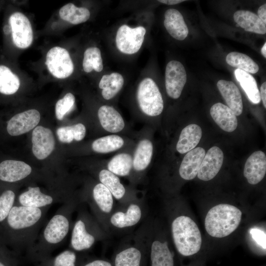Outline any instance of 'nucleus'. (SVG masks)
Listing matches in <instances>:
<instances>
[{
  "label": "nucleus",
  "mask_w": 266,
  "mask_h": 266,
  "mask_svg": "<svg viewBox=\"0 0 266 266\" xmlns=\"http://www.w3.org/2000/svg\"><path fill=\"white\" fill-rule=\"evenodd\" d=\"M45 65L50 73L58 79H65L74 71V65L66 49L55 46L48 50L46 55Z\"/></svg>",
  "instance_id": "8"
},
{
  "label": "nucleus",
  "mask_w": 266,
  "mask_h": 266,
  "mask_svg": "<svg viewBox=\"0 0 266 266\" xmlns=\"http://www.w3.org/2000/svg\"><path fill=\"white\" fill-rule=\"evenodd\" d=\"M83 69L86 73L93 70L101 72L103 68L102 59L100 49L97 47H90L84 52L82 62Z\"/></svg>",
  "instance_id": "36"
},
{
  "label": "nucleus",
  "mask_w": 266,
  "mask_h": 266,
  "mask_svg": "<svg viewBox=\"0 0 266 266\" xmlns=\"http://www.w3.org/2000/svg\"><path fill=\"white\" fill-rule=\"evenodd\" d=\"M258 16L260 19L266 24V4L265 3L261 6L258 10Z\"/></svg>",
  "instance_id": "45"
},
{
  "label": "nucleus",
  "mask_w": 266,
  "mask_h": 266,
  "mask_svg": "<svg viewBox=\"0 0 266 266\" xmlns=\"http://www.w3.org/2000/svg\"><path fill=\"white\" fill-rule=\"evenodd\" d=\"M50 206L35 208L15 204L0 228L8 246L17 254L29 251L35 242Z\"/></svg>",
  "instance_id": "1"
},
{
  "label": "nucleus",
  "mask_w": 266,
  "mask_h": 266,
  "mask_svg": "<svg viewBox=\"0 0 266 266\" xmlns=\"http://www.w3.org/2000/svg\"><path fill=\"white\" fill-rule=\"evenodd\" d=\"M217 86L228 106L236 116L240 115L243 111V103L238 87L232 81L225 80H219Z\"/></svg>",
  "instance_id": "22"
},
{
  "label": "nucleus",
  "mask_w": 266,
  "mask_h": 266,
  "mask_svg": "<svg viewBox=\"0 0 266 266\" xmlns=\"http://www.w3.org/2000/svg\"><path fill=\"white\" fill-rule=\"evenodd\" d=\"M228 64L237 69L247 73H256L259 70V66L250 57L237 52L229 53L226 58Z\"/></svg>",
  "instance_id": "32"
},
{
  "label": "nucleus",
  "mask_w": 266,
  "mask_h": 266,
  "mask_svg": "<svg viewBox=\"0 0 266 266\" xmlns=\"http://www.w3.org/2000/svg\"><path fill=\"white\" fill-rule=\"evenodd\" d=\"M205 154L204 149L200 147L187 152L180 166V177L187 180L194 179L198 174Z\"/></svg>",
  "instance_id": "20"
},
{
  "label": "nucleus",
  "mask_w": 266,
  "mask_h": 266,
  "mask_svg": "<svg viewBox=\"0 0 266 266\" xmlns=\"http://www.w3.org/2000/svg\"><path fill=\"white\" fill-rule=\"evenodd\" d=\"M74 102V96L71 93H67L62 99L58 100L55 105L57 119L62 120L65 115L72 108Z\"/></svg>",
  "instance_id": "42"
},
{
  "label": "nucleus",
  "mask_w": 266,
  "mask_h": 266,
  "mask_svg": "<svg viewBox=\"0 0 266 266\" xmlns=\"http://www.w3.org/2000/svg\"><path fill=\"white\" fill-rule=\"evenodd\" d=\"M202 135L201 128L197 124H190L181 131L176 144V150L180 154L188 152L199 144Z\"/></svg>",
  "instance_id": "26"
},
{
  "label": "nucleus",
  "mask_w": 266,
  "mask_h": 266,
  "mask_svg": "<svg viewBox=\"0 0 266 266\" xmlns=\"http://www.w3.org/2000/svg\"><path fill=\"white\" fill-rule=\"evenodd\" d=\"M20 86L19 77L7 66L0 65V93L6 95L14 94Z\"/></svg>",
  "instance_id": "33"
},
{
  "label": "nucleus",
  "mask_w": 266,
  "mask_h": 266,
  "mask_svg": "<svg viewBox=\"0 0 266 266\" xmlns=\"http://www.w3.org/2000/svg\"><path fill=\"white\" fill-rule=\"evenodd\" d=\"M187 80L183 65L179 61L169 62L165 71V85L168 96L173 99L180 96Z\"/></svg>",
  "instance_id": "12"
},
{
  "label": "nucleus",
  "mask_w": 266,
  "mask_h": 266,
  "mask_svg": "<svg viewBox=\"0 0 266 266\" xmlns=\"http://www.w3.org/2000/svg\"><path fill=\"white\" fill-rule=\"evenodd\" d=\"M210 113L215 122L223 130L230 133L236 129V116L228 106L220 102L215 103L211 106Z\"/></svg>",
  "instance_id": "23"
},
{
  "label": "nucleus",
  "mask_w": 266,
  "mask_h": 266,
  "mask_svg": "<svg viewBox=\"0 0 266 266\" xmlns=\"http://www.w3.org/2000/svg\"><path fill=\"white\" fill-rule=\"evenodd\" d=\"M151 266H174L173 255L167 241L155 239L150 243Z\"/></svg>",
  "instance_id": "24"
},
{
  "label": "nucleus",
  "mask_w": 266,
  "mask_h": 266,
  "mask_svg": "<svg viewBox=\"0 0 266 266\" xmlns=\"http://www.w3.org/2000/svg\"><path fill=\"white\" fill-rule=\"evenodd\" d=\"M146 29L143 26L131 28L127 25L121 26L116 35V44L122 53L132 55L137 52L144 41Z\"/></svg>",
  "instance_id": "9"
},
{
  "label": "nucleus",
  "mask_w": 266,
  "mask_h": 266,
  "mask_svg": "<svg viewBox=\"0 0 266 266\" xmlns=\"http://www.w3.org/2000/svg\"><path fill=\"white\" fill-rule=\"evenodd\" d=\"M72 198L64 194L44 193L39 187L29 186L27 190L17 196L15 204L35 208H43L58 202L64 203Z\"/></svg>",
  "instance_id": "7"
},
{
  "label": "nucleus",
  "mask_w": 266,
  "mask_h": 266,
  "mask_svg": "<svg viewBox=\"0 0 266 266\" xmlns=\"http://www.w3.org/2000/svg\"><path fill=\"white\" fill-rule=\"evenodd\" d=\"M76 252L71 249L65 250L56 256H49L38 262L37 266H78Z\"/></svg>",
  "instance_id": "35"
},
{
  "label": "nucleus",
  "mask_w": 266,
  "mask_h": 266,
  "mask_svg": "<svg viewBox=\"0 0 266 266\" xmlns=\"http://www.w3.org/2000/svg\"><path fill=\"white\" fill-rule=\"evenodd\" d=\"M146 241H137L121 249L114 257L113 266H142Z\"/></svg>",
  "instance_id": "17"
},
{
  "label": "nucleus",
  "mask_w": 266,
  "mask_h": 266,
  "mask_svg": "<svg viewBox=\"0 0 266 266\" xmlns=\"http://www.w3.org/2000/svg\"><path fill=\"white\" fill-rule=\"evenodd\" d=\"M32 142L33 153L39 160L48 157L54 149L55 141L52 132L41 126L33 129Z\"/></svg>",
  "instance_id": "14"
},
{
  "label": "nucleus",
  "mask_w": 266,
  "mask_h": 266,
  "mask_svg": "<svg viewBox=\"0 0 266 266\" xmlns=\"http://www.w3.org/2000/svg\"><path fill=\"white\" fill-rule=\"evenodd\" d=\"M17 197L15 191L11 188L0 192V228L15 205Z\"/></svg>",
  "instance_id": "40"
},
{
  "label": "nucleus",
  "mask_w": 266,
  "mask_h": 266,
  "mask_svg": "<svg viewBox=\"0 0 266 266\" xmlns=\"http://www.w3.org/2000/svg\"><path fill=\"white\" fill-rule=\"evenodd\" d=\"M233 19L240 27L247 32L258 34L266 33V26L254 13L248 10H238L233 14Z\"/></svg>",
  "instance_id": "27"
},
{
  "label": "nucleus",
  "mask_w": 266,
  "mask_h": 266,
  "mask_svg": "<svg viewBox=\"0 0 266 266\" xmlns=\"http://www.w3.org/2000/svg\"><path fill=\"white\" fill-rule=\"evenodd\" d=\"M242 212L237 207L223 203L212 207L207 212L204 226L211 236L222 238L233 232L238 227Z\"/></svg>",
  "instance_id": "3"
},
{
  "label": "nucleus",
  "mask_w": 266,
  "mask_h": 266,
  "mask_svg": "<svg viewBox=\"0 0 266 266\" xmlns=\"http://www.w3.org/2000/svg\"><path fill=\"white\" fill-rule=\"evenodd\" d=\"M250 233L257 243L266 249V233L258 228H253Z\"/></svg>",
  "instance_id": "43"
},
{
  "label": "nucleus",
  "mask_w": 266,
  "mask_h": 266,
  "mask_svg": "<svg viewBox=\"0 0 266 266\" xmlns=\"http://www.w3.org/2000/svg\"><path fill=\"white\" fill-rule=\"evenodd\" d=\"M224 154L217 146L210 148L205 153L201 163L197 176L201 180L209 181L218 173L222 166Z\"/></svg>",
  "instance_id": "16"
},
{
  "label": "nucleus",
  "mask_w": 266,
  "mask_h": 266,
  "mask_svg": "<svg viewBox=\"0 0 266 266\" xmlns=\"http://www.w3.org/2000/svg\"><path fill=\"white\" fill-rule=\"evenodd\" d=\"M40 120L38 111L31 109L18 113L7 122L6 130L12 136H18L34 129Z\"/></svg>",
  "instance_id": "13"
},
{
  "label": "nucleus",
  "mask_w": 266,
  "mask_h": 266,
  "mask_svg": "<svg viewBox=\"0 0 266 266\" xmlns=\"http://www.w3.org/2000/svg\"><path fill=\"white\" fill-rule=\"evenodd\" d=\"M56 133L60 142L69 143L74 139L78 141L82 140L85 136L86 128L83 124L78 123L60 127L57 130Z\"/></svg>",
  "instance_id": "38"
},
{
  "label": "nucleus",
  "mask_w": 266,
  "mask_h": 266,
  "mask_svg": "<svg viewBox=\"0 0 266 266\" xmlns=\"http://www.w3.org/2000/svg\"><path fill=\"white\" fill-rule=\"evenodd\" d=\"M80 204L72 198L62 204L46 223L34 245L26 252L29 259L38 262L50 256L63 243L71 228L72 214Z\"/></svg>",
  "instance_id": "2"
},
{
  "label": "nucleus",
  "mask_w": 266,
  "mask_h": 266,
  "mask_svg": "<svg viewBox=\"0 0 266 266\" xmlns=\"http://www.w3.org/2000/svg\"><path fill=\"white\" fill-rule=\"evenodd\" d=\"M99 178L100 183L109 190L116 200H119L123 198L126 192L125 188L116 175L103 169L99 172Z\"/></svg>",
  "instance_id": "34"
},
{
  "label": "nucleus",
  "mask_w": 266,
  "mask_h": 266,
  "mask_svg": "<svg viewBox=\"0 0 266 266\" xmlns=\"http://www.w3.org/2000/svg\"><path fill=\"white\" fill-rule=\"evenodd\" d=\"M81 266H113V265L107 261L97 259L89 261Z\"/></svg>",
  "instance_id": "44"
},
{
  "label": "nucleus",
  "mask_w": 266,
  "mask_h": 266,
  "mask_svg": "<svg viewBox=\"0 0 266 266\" xmlns=\"http://www.w3.org/2000/svg\"><path fill=\"white\" fill-rule=\"evenodd\" d=\"M185 0H158L159 2H160L161 3L168 4V5H174L176 4H178L179 3H181L183 1H184Z\"/></svg>",
  "instance_id": "47"
},
{
  "label": "nucleus",
  "mask_w": 266,
  "mask_h": 266,
  "mask_svg": "<svg viewBox=\"0 0 266 266\" xmlns=\"http://www.w3.org/2000/svg\"><path fill=\"white\" fill-rule=\"evenodd\" d=\"M59 14L64 21L71 24L78 25L86 22L90 17V12L84 7H77L72 3L63 6Z\"/></svg>",
  "instance_id": "30"
},
{
  "label": "nucleus",
  "mask_w": 266,
  "mask_h": 266,
  "mask_svg": "<svg viewBox=\"0 0 266 266\" xmlns=\"http://www.w3.org/2000/svg\"><path fill=\"white\" fill-rule=\"evenodd\" d=\"M260 95L262 100L264 107L266 108V82H264L261 85Z\"/></svg>",
  "instance_id": "46"
},
{
  "label": "nucleus",
  "mask_w": 266,
  "mask_h": 266,
  "mask_svg": "<svg viewBox=\"0 0 266 266\" xmlns=\"http://www.w3.org/2000/svg\"><path fill=\"white\" fill-rule=\"evenodd\" d=\"M266 173V156L264 152L257 151L247 159L243 174L248 182L252 185L259 183Z\"/></svg>",
  "instance_id": "18"
},
{
  "label": "nucleus",
  "mask_w": 266,
  "mask_h": 266,
  "mask_svg": "<svg viewBox=\"0 0 266 266\" xmlns=\"http://www.w3.org/2000/svg\"><path fill=\"white\" fill-rule=\"evenodd\" d=\"M32 168L20 161L7 160L0 163V180L14 183L25 180L31 176Z\"/></svg>",
  "instance_id": "15"
},
{
  "label": "nucleus",
  "mask_w": 266,
  "mask_h": 266,
  "mask_svg": "<svg viewBox=\"0 0 266 266\" xmlns=\"http://www.w3.org/2000/svg\"><path fill=\"white\" fill-rule=\"evenodd\" d=\"M124 83L123 76L118 72L103 75L100 80L99 86L102 90L101 95L106 100L114 97L121 90Z\"/></svg>",
  "instance_id": "28"
},
{
  "label": "nucleus",
  "mask_w": 266,
  "mask_h": 266,
  "mask_svg": "<svg viewBox=\"0 0 266 266\" xmlns=\"http://www.w3.org/2000/svg\"><path fill=\"white\" fill-rule=\"evenodd\" d=\"M0 233V266H18V254L11 250Z\"/></svg>",
  "instance_id": "41"
},
{
  "label": "nucleus",
  "mask_w": 266,
  "mask_h": 266,
  "mask_svg": "<svg viewBox=\"0 0 266 266\" xmlns=\"http://www.w3.org/2000/svg\"><path fill=\"white\" fill-rule=\"evenodd\" d=\"M136 98L142 111L150 116L160 115L164 109V101L159 89L151 78H144L138 86Z\"/></svg>",
  "instance_id": "6"
},
{
  "label": "nucleus",
  "mask_w": 266,
  "mask_h": 266,
  "mask_svg": "<svg viewBox=\"0 0 266 266\" xmlns=\"http://www.w3.org/2000/svg\"><path fill=\"white\" fill-rule=\"evenodd\" d=\"M9 22L14 45L20 49L30 47L33 41V34L28 18L22 12H15L10 15Z\"/></svg>",
  "instance_id": "11"
},
{
  "label": "nucleus",
  "mask_w": 266,
  "mask_h": 266,
  "mask_svg": "<svg viewBox=\"0 0 266 266\" xmlns=\"http://www.w3.org/2000/svg\"><path fill=\"white\" fill-rule=\"evenodd\" d=\"M133 166L132 156L127 153H121L114 156L108 163L109 171L116 175H128Z\"/></svg>",
  "instance_id": "37"
},
{
  "label": "nucleus",
  "mask_w": 266,
  "mask_h": 266,
  "mask_svg": "<svg viewBox=\"0 0 266 266\" xmlns=\"http://www.w3.org/2000/svg\"><path fill=\"white\" fill-rule=\"evenodd\" d=\"M142 211L138 203H130L126 211L112 212L109 217V222L113 227L124 229L137 224L141 219Z\"/></svg>",
  "instance_id": "19"
},
{
  "label": "nucleus",
  "mask_w": 266,
  "mask_h": 266,
  "mask_svg": "<svg viewBox=\"0 0 266 266\" xmlns=\"http://www.w3.org/2000/svg\"><path fill=\"white\" fill-rule=\"evenodd\" d=\"M77 217L73 224L70 240V249L81 252L90 249L102 238V233L97 221L88 212L79 208Z\"/></svg>",
  "instance_id": "5"
},
{
  "label": "nucleus",
  "mask_w": 266,
  "mask_h": 266,
  "mask_svg": "<svg viewBox=\"0 0 266 266\" xmlns=\"http://www.w3.org/2000/svg\"><path fill=\"white\" fill-rule=\"evenodd\" d=\"M153 154V145L148 139L140 141L135 150L133 166L137 171L144 170L149 165Z\"/></svg>",
  "instance_id": "31"
},
{
  "label": "nucleus",
  "mask_w": 266,
  "mask_h": 266,
  "mask_svg": "<svg viewBox=\"0 0 266 266\" xmlns=\"http://www.w3.org/2000/svg\"><path fill=\"white\" fill-rule=\"evenodd\" d=\"M171 233L175 247L182 255L191 256L200 250L201 233L196 223L189 217H176L171 224Z\"/></svg>",
  "instance_id": "4"
},
{
  "label": "nucleus",
  "mask_w": 266,
  "mask_h": 266,
  "mask_svg": "<svg viewBox=\"0 0 266 266\" xmlns=\"http://www.w3.org/2000/svg\"><path fill=\"white\" fill-rule=\"evenodd\" d=\"M261 53L263 56L266 58V42L264 43V45L261 49Z\"/></svg>",
  "instance_id": "48"
},
{
  "label": "nucleus",
  "mask_w": 266,
  "mask_h": 266,
  "mask_svg": "<svg viewBox=\"0 0 266 266\" xmlns=\"http://www.w3.org/2000/svg\"><path fill=\"white\" fill-rule=\"evenodd\" d=\"M87 200L97 222L104 228V217H109L113 211L112 194L104 185L99 183L94 187L92 198Z\"/></svg>",
  "instance_id": "10"
},
{
  "label": "nucleus",
  "mask_w": 266,
  "mask_h": 266,
  "mask_svg": "<svg viewBox=\"0 0 266 266\" xmlns=\"http://www.w3.org/2000/svg\"><path fill=\"white\" fill-rule=\"evenodd\" d=\"M164 24L168 33L177 40H183L188 34L184 18L177 9L169 8L166 11Z\"/></svg>",
  "instance_id": "21"
},
{
  "label": "nucleus",
  "mask_w": 266,
  "mask_h": 266,
  "mask_svg": "<svg viewBox=\"0 0 266 266\" xmlns=\"http://www.w3.org/2000/svg\"><path fill=\"white\" fill-rule=\"evenodd\" d=\"M98 117L102 128L110 133H118L125 126L124 120L120 113L113 107L102 105L98 110Z\"/></svg>",
  "instance_id": "25"
},
{
  "label": "nucleus",
  "mask_w": 266,
  "mask_h": 266,
  "mask_svg": "<svg viewBox=\"0 0 266 266\" xmlns=\"http://www.w3.org/2000/svg\"><path fill=\"white\" fill-rule=\"evenodd\" d=\"M123 138L117 135H110L100 137L92 143L93 150L98 153H106L119 149L124 144Z\"/></svg>",
  "instance_id": "39"
},
{
  "label": "nucleus",
  "mask_w": 266,
  "mask_h": 266,
  "mask_svg": "<svg viewBox=\"0 0 266 266\" xmlns=\"http://www.w3.org/2000/svg\"><path fill=\"white\" fill-rule=\"evenodd\" d=\"M234 73L249 100L254 104L260 103L261 100L260 91L254 77L250 73L239 69H236Z\"/></svg>",
  "instance_id": "29"
}]
</instances>
